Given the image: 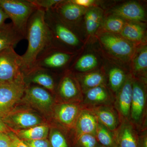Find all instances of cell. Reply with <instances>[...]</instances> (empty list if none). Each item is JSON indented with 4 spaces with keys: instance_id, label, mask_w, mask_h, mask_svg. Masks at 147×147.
<instances>
[{
    "instance_id": "6da1fadb",
    "label": "cell",
    "mask_w": 147,
    "mask_h": 147,
    "mask_svg": "<svg viewBox=\"0 0 147 147\" xmlns=\"http://www.w3.org/2000/svg\"><path fill=\"white\" fill-rule=\"evenodd\" d=\"M44 15L45 11L37 9L28 22L26 38L28 40V48L21 56V71L24 76L35 67L38 55L51 45V36Z\"/></svg>"
},
{
    "instance_id": "7a4b0ae2",
    "label": "cell",
    "mask_w": 147,
    "mask_h": 147,
    "mask_svg": "<svg viewBox=\"0 0 147 147\" xmlns=\"http://www.w3.org/2000/svg\"><path fill=\"white\" fill-rule=\"evenodd\" d=\"M55 103V98L50 92L38 85L30 84L27 85L19 104L32 109L50 123Z\"/></svg>"
},
{
    "instance_id": "3957f363",
    "label": "cell",
    "mask_w": 147,
    "mask_h": 147,
    "mask_svg": "<svg viewBox=\"0 0 147 147\" xmlns=\"http://www.w3.org/2000/svg\"><path fill=\"white\" fill-rule=\"evenodd\" d=\"M0 7L12 21L13 26L26 38L28 22L38 9L30 0H0Z\"/></svg>"
},
{
    "instance_id": "277c9868",
    "label": "cell",
    "mask_w": 147,
    "mask_h": 147,
    "mask_svg": "<svg viewBox=\"0 0 147 147\" xmlns=\"http://www.w3.org/2000/svg\"><path fill=\"white\" fill-rule=\"evenodd\" d=\"M145 80L133 76L129 121L139 131L147 129V92Z\"/></svg>"
},
{
    "instance_id": "5b68a950",
    "label": "cell",
    "mask_w": 147,
    "mask_h": 147,
    "mask_svg": "<svg viewBox=\"0 0 147 147\" xmlns=\"http://www.w3.org/2000/svg\"><path fill=\"white\" fill-rule=\"evenodd\" d=\"M44 19L50 32L51 45L57 42L71 48L79 45L78 37L71 28L60 19L52 9L45 11Z\"/></svg>"
},
{
    "instance_id": "8992f818",
    "label": "cell",
    "mask_w": 147,
    "mask_h": 147,
    "mask_svg": "<svg viewBox=\"0 0 147 147\" xmlns=\"http://www.w3.org/2000/svg\"><path fill=\"white\" fill-rule=\"evenodd\" d=\"M26 86L24 74L13 81L0 84V117L2 119L20 103Z\"/></svg>"
},
{
    "instance_id": "52a82bcc",
    "label": "cell",
    "mask_w": 147,
    "mask_h": 147,
    "mask_svg": "<svg viewBox=\"0 0 147 147\" xmlns=\"http://www.w3.org/2000/svg\"><path fill=\"white\" fill-rule=\"evenodd\" d=\"M2 119L11 131L50 123L36 111L22 105L21 106L20 105H17Z\"/></svg>"
},
{
    "instance_id": "ba28073f",
    "label": "cell",
    "mask_w": 147,
    "mask_h": 147,
    "mask_svg": "<svg viewBox=\"0 0 147 147\" xmlns=\"http://www.w3.org/2000/svg\"><path fill=\"white\" fill-rule=\"evenodd\" d=\"M83 108L81 103L56 102L51 121L64 130L68 132L72 131Z\"/></svg>"
},
{
    "instance_id": "9c48e42d",
    "label": "cell",
    "mask_w": 147,
    "mask_h": 147,
    "mask_svg": "<svg viewBox=\"0 0 147 147\" xmlns=\"http://www.w3.org/2000/svg\"><path fill=\"white\" fill-rule=\"evenodd\" d=\"M57 102L81 103L83 93L79 82L71 72L67 71L60 81L56 88Z\"/></svg>"
},
{
    "instance_id": "30bf717a",
    "label": "cell",
    "mask_w": 147,
    "mask_h": 147,
    "mask_svg": "<svg viewBox=\"0 0 147 147\" xmlns=\"http://www.w3.org/2000/svg\"><path fill=\"white\" fill-rule=\"evenodd\" d=\"M21 57L14 48H9L0 52V84L11 82L22 75Z\"/></svg>"
},
{
    "instance_id": "8fae6325",
    "label": "cell",
    "mask_w": 147,
    "mask_h": 147,
    "mask_svg": "<svg viewBox=\"0 0 147 147\" xmlns=\"http://www.w3.org/2000/svg\"><path fill=\"white\" fill-rule=\"evenodd\" d=\"M71 58V53L62 51L57 47L50 45L38 55L36 67L50 71L61 69L68 64Z\"/></svg>"
},
{
    "instance_id": "7c38bea8",
    "label": "cell",
    "mask_w": 147,
    "mask_h": 147,
    "mask_svg": "<svg viewBox=\"0 0 147 147\" xmlns=\"http://www.w3.org/2000/svg\"><path fill=\"white\" fill-rule=\"evenodd\" d=\"M100 42L110 53L123 60H129L135 53L134 44L113 34L105 33L100 37Z\"/></svg>"
},
{
    "instance_id": "4fadbf2b",
    "label": "cell",
    "mask_w": 147,
    "mask_h": 147,
    "mask_svg": "<svg viewBox=\"0 0 147 147\" xmlns=\"http://www.w3.org/2000/svg\"><path fill=\"white\" fill-rule=\"evenodd\" d=\"M133 80V74H127L122 86L115 94L114 105L119 117L121 123L124 121H129Z\"/></svg>"
},
{
    "instance_id": "5bb4252c",
    "label": "cell",
    "mask_w": 147,
    "mask_h": 147,
    "mask_svg": "<svg viewBox=\"0 0 147 147\" xmlns=\"http://www.w3.org/2000/svg\"><path fill=\"white\" fill-rule=\"evenodd\" d=\"M114 102L115 96L105 86H101L84 92L82 104L84 108L90 109L101 105H114Z\"/></svg>"
},
{
    "instance_id": "9a60e30c",
    "label": "cell",
    "mask_w": 147,
    "mask_h": 147,
    "mask_svg": "<svg viewBox=\"0 0 147 147\" xmlns=\"http://www.w3.org/2000/svg\"><path fill=\"white\" fill-rule=\"evenodd\" d=\"M52 9L70 28L71 24L77 22L86 13L85 8L73 3L70 1H62Z\"/></svg>"
},
{
    "instance_id": "2e32d148",
    "label": "cell",
    "mask_w": 147,
    "mask_h": 147,
    "mask_svg": "<svg viewBox=\"0 0 147 147\" xmlns=\"http://www.w3.org/2000/svg\"><path fill=\"white\" fill-rule=\"evenodd\" d=\"M98 123L97 119L92 110L84 108L79 114L72 131L73 142L83 134H91L95 136Z\"/></svg>"
},
{
    "instance_id": "e0dca14e",
    "label": "cell",
    "mask_w": 147,
    "mask_h": 147,
    "mask_svg": "<svg viewBox=\"0 0 147 147\" xmlns=\"http://www.w3.org/2000/svg\"><path fill=\"white\" fill-rule=\"evenodd\" d=\"M24 78L26 85L31 84L38 85L49 91L52 94H55L57 87L51 71L36 67L24 75Z\"/></svg>"
},
{
    "instance_id": "ac0fdd59",
    "label": "cell",
    "mask_w": 147,
    "mask_h": 147,
    "mask_svg": "<svg viewBox=\"0 0 147 147\" xmlns=\"http://www.w3.org/2000/svg\"><path fill=\"white\" fill-rule=\"evenodd\" d=\"M118 147H139V131L130 121H124L115 131Z\"/></svg>"
},
{
    "instance_id": "d6986e66",
    "label": "cell",
    "mask_w": 147,
    "mask_h": 147,
    "mask_svg": "<svg viewBox=\"0 0 147 147\" xmlns=\"http://www.w3.org/2000/svg\"><path fill=\"white\" fill-rule=\"evenodd\" d=\"M89 109L94 114L98 123L111 131H115L120 125L119 117L114 105H101Z\"/></svg>"
},
{
    "instance_id": "ffe728a7",
    "label": "cell",
    "mask_w": 147,
    "mask_h": 147,
    "mask_svg": "<svg viewBox=\"0 0 147 147\" xmlns=\"http://www.w3.org/2000/svg\"><path fill=\"white\" fill-rule=\"evenodd\" d=\"M114 16H118L130 22H138L144 21L146 13L144 9L134 1L128 2L113 9Z\"/></svg>"
},
{
    "instance_id": "44dd1931",
    "label": "cell",
    "mask_w": 147,
    "mask_h": 147,
    "mask_svg": "<svg viewBox=\"0 0 147 147\" xmlns=\"http://www.w3.org/2000/svg\"><path fill=\"white\" fill-rule=\"evenodd\" d=\"M24 37L12 23L5 24L0 28V52L9 48H14Z\"/></svg>"
},
{
    "instance_id": "7402d4cb",
    "label": "cell",
    "mask_w": 147,
    "mask_h": 147,
    "mask_svg": "<svg viewBox=\"0 0 147 147\" xmlns=\"http://www.w3.org/2000/svg\"><path fill=\"white\" fill-rule=\"evenodd\" d=\"M67 132L55 124H50L48 139L51 147H74L72 137Z\"/></svg>"
},
{
    "instance_id": "603a6c76",
    "label": "cell",
    "mask_w": 147,
    "mask_h": 147,
    "mask_svg": "<svg viewBox=\"0 0 147 147\" xmlns=\"http://www.w3.org/2000/svg\"><path fill=\"white\" fill-rule=\"evenodd\" d=\"M50 128V124L47 123L11 131L23 141L34 140L48 138Z\"/></svg>"
},
{
    "instance_id": "cb8c5ba5",
    "label": "cell",
    "mask_w": 147,
    "mask_h": 147,
    "mask_svg": "<svg viewBox=\"0 0 147 147\" xmlns=\"http://www.w3.org/2000/svg\"><path fill=\"white\" fill-rule=\"evenodd\" d=\"M120 34L127 40L134 44L143 41L145 36L144 28L138 22H126Z\"/></svg>"
},
{
    "instance_id": "d4e9b609",
    "label": "cell",
    "mask_w": 147,
    "mask_h": 147,
    "mask_svg": "<svg viewBox=\"0 0 147 147\" xmlns=\"http://www.w3.org/2000/svg\"><path fill=\"white\" fill-rule=\"evenodd\" d=\"M82 92L101 86H105V77L100 71H94L79 75L76 77Z\"/></svg>"
},
{
    "instance_id": "484cf974",
    "label": "cell",
    "mask_w": 147,
    "mask_h": 147,
    "mask_svg": "<svg viewBox=\"0 0 147 147\" xmlns=\"http://www.w3.org/2000/svg\"><path fill=\"white\" fill-rule=\"evenodd\" d=\"M102 13L100 9L93 7L88 9L85 13V24L88 33L94 34L102 23Z\"/></svg>"
},
{
    "instance_id": "4316f807",
    "label": "cell",
    "mask_w": 147,
    "mask_h": 147,
    "mask_svg": "<svg viewBox=\"0 0 147 147\" xmlns=\"http://www.w3.org/2000/svg\"><path fill=\"white\" fill-rule=\"evenodd\" d=\"M95 136L100 145L107 147H118L115 131H111L99 123Z\"/></svg>"
},
{
    "instance_id": "83f0119b",
    "label": "cell",
    "mask_w": 147,
    "mask_h": 147,
    "mask_svg": "<svg viewBox=\"0 0 147 147\" xmlns=\"http://www.w3.org/2000/svg\"><path fill=\"white\" fill-rule=\"evenodd\" d=\"M147 69V48L146 46L141 47L135 55L133 61V71L135 75L142 76L146 79Z\"/></svg>"
},
{
    "instance_id": "f1b7e54d",
    "label": "cell",
    "mask_w": 147,
    "mask_h": 147,
    "mask_svg": "<svg viewBox=\"0 0 147 147\" xmlns=\"http://www.w3.org/2000/svg\"><path fill=\"white\" fill-rule=\"evenodd\" d=\"M127 75L121 68L115 67L111 68L108 72V81L110 89L115 94L122 86Z\"/></svg>"
},
{
    "instance_id": "f546056e",
    "label": "cell",
    "mask_w": 147,
    "mask_h": 147,
    "mask_svg": "<svg viewBox=\"0 0 147 147\" xmlns=\"http://www.w3.org/2000/svg\"><path fill=\"white\" fill-rule=\"evenodd\" d=\"M125 20L118 16H113L106 18L102 21L101 26L102 28L108 33H120L122 30L125 24Z\"/></svg>"
},
{
    "instance_id": "4dcf8cb0",
    "label": "cell",
    "mask_w": 147,
    "mask_h": 147,
    "mask_svg": "<svg viewBox=\"0 0 147 147\" xmlns=\"http://www.w3.org/2000/svg\"><path fill=\"white\" fill-rule=\"evenodd\" d=\"M97 65L96 57L92 54H88L79 58L75 64L74 68L80 72H87L95 68Z\"/></svg>"
},
{
    "instance_id": "1f68e13d",
    "label": "cell",
    "mask_w": 147,
    "mask_h": 147,
    "mask_svg": "<svg viewBox=\"0 0 147 147\" xmlns=\"http://www.w3.org/2000/svg\"><path fill=\"white\" fill-rule=\"evenodd\" d=\"M74 147H97L98 143L94 135L85 134L73 141Z\"/></svg>"
},
{
    "instance_id": "d6a6232c",
    "label": "cell",
    "mask_w": 147,
    "mask_h": 147,
    "mask_svg": "<svg viewBox=\"0 0 147 147\" xmlns=\"http://www.w3.org/2000/svg\"><path fill=\"white\" fill-rule=\"evenodd\" d=\"M38 9L44 11L53 9L54 7L62 1L61 0H30Z\"/></svg>"
},
{
    "instance_id": "836d02e7",
    "label": "cell",
    "mask_w": 147,
    "mask_h": 147,
    "mask_svg": "<svg viewBox=\"0 0 147 147\" xmlns=\"http://www.w3.org/2000/svg\"><path fill=\"white\" fill-rule=\"evenodd\" d=\"M23 141L29 147H51L48 138L37 140Z\"/></svg>"
},
{
    "instance_id": "e575fe53",
    "label": "cell",
    "mask_w": 147,
    "mask_h": 147,
    "mask_svg": "<svg viewBox=\"0 0 147 147\" xmlns=\"http://www.w3.org/2000/svg\"><path fill=\"white\" fill-rule=\"evenodd\" d=\"M11 140V147H29L21 139L16 135L13 131H11L7 133Z\"/></svg>"
},
{
    "instance_id": "d590c367",
    "label": "cell",
    "mask_w": 147,
    "mask_h": 147,
    "mask_svg": "<svg viewBox=\"0 0 147 147\" xmlns=\"http://www.w3.org/2000/svg\"><path fill=\"white\" fill-rule=\"evenodd\" d=\"M0 147H11L10 139L7 133H0Z\"/></svg>"
},
{
    "instance_id": "8d00e7d4",
    "label": "cell",
    "mask_w": 147,
    "mask_h": 147,
    "mask_svg": "<svg viewBox=\"0 0 147 147\" xmlns=\"http://www.w3.org/2000/svg\"><path fill=\"white\" fill-rule=\"evenodd\" d=\"M70 1L73 3L84 8L90 7L94 2V1L93 0H71Z\"/></svg>"
},
{
    "instance_id": "74e56055",
    "label": "cell",
    "mask_w": 147,
    "mask_h": 147,
    "mask_svg": "<svg viewBox=\"0 0 147 147\" xmlns=\"http://www.w3.org/2000/svg\"><path fill=\"white\" fill-rule=\"evenodd\" d=\"M139 147H147V129L139 131Z\"/></svg>"
},
{
    "instance_id": "f35d334b",
    "label": "cell",
    "mask_w": 147,
    "mask_h": 147,
    "mask_svg": "<svg viewBox=\"0 0 147 147\" xmlns=\"http://www.w3.org/2000/svg\"><path fill=\"white\" fill-rule=\"evenodd\" d=\"M9 18L8 16L3 9L0 7V28L5 25V21Z\"/></svg>"
},
{
    "instance_id": "ab89813d",
    "label": "cell",
    "mask_w": 147,
    "mask_h": 147,
    "mask_svg": "<svg viewBox=\"0 0 147 147\" xmlns=\"http://www.w3.org/2000/svg\"><path fill=\"white\" fill-rule=\"evenodd\" d=\"M11 131V130L9 128L7 125L4 122L2 119L0 117V133L3 132L7 133Z\"/></svg>"
},
{
    "instance_id": "60d3db41",
    "label": "cell",
    "mask_w": 147,
    "mask_h": 147,
    "mask_svg": "<svg viewBox=\"0 0 147 147\" xmlns=\"http://www.w3.org/2000/svg\"><path fill=\"white\" fill-rule=\"evenodd\" d=\"M97 147H105V146H102V145H100V144H98V145Z\"/></svg>"
}]
</instances>
